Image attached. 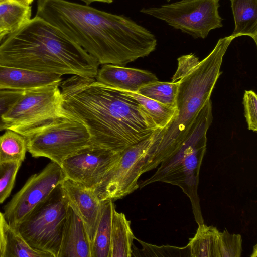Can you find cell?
<instances>
[{
	"label": "cell",
	"instance_id": "d6a6232c",
	"mask_svg": "<svg viewBox=\"0 0 257 257\" xmlns=\"http://www.w3.org/2000/svg\"><path fill=\"white\" fill-rule=\"evenodd\" d=\"M24 6H30L34 0H9Z\"/></svg>",
	"mask_w": 257,
	"mask_h": 257
},
{
	"label": "cell",
	"instance_id": "4fadbf2b",
	"mask_svg": "<svg viewBox=\"0 0 257 257\" xmlns=\"http://www.w3.org/2000/svg\"><path fill=\"white\" fill-rule=\"evenodd\" d=\"M61 185L68 206L82 220L91 245L100 218L102 201L92 189L70 179L66 178Z\"/></svg>",
	"mask_w": 257,
	"mask_h": 257
},
{
	"label": "cell",
	"instance_id": "74e56055",
	"mask_svg": "<svg viewBox=\"0 0 257 257\" xmlns=\"http://www.w3.org/2000/svg\"><path fill=\"white\" fill-rule=\"evenodd\" d=\"M167 1L169 2L170 0H167Z\"/></svg>",
	"mask_w": 257,
	"mask_h": 257
},
{
	"label": "cell",
	"instance_id": "5bb4252c",
	"mask_svg": "<svg viewBox=\"0 0 257 257\" xmlns=\"http://www.w3.org/2000/svg\"><path fill=\"white\" fill-rule=\"evenodd\" d=\"M96 80L115 89L138 92L142 86L158 81L156 76L146 70L111 64L98 69Z\"/></svg>",
	"mask_w": 257,
	"mask_h": 257
},
{
	"label": "cell",
	"instance_id": "836d02e7",
	"mask_svg": "<svg viewBox=\"0 0 257 257\" xmlns=\"http://www.w3.org/2000/svg\"><path fill=\"white\" fill-rule=\"evenodd\" d=\"M83 2L84 3L86 4V5H89V4L93 3V2H101V3H105L110 4L113 2V0H80Z\"/></svg>",
	"mask_w": 257,
	"mask_h": 257
},
{
	"label": "cell",
	"instance_id": "f1b7e54d",
	"mask_svg": "<svg viewBox=\"0 0 257 257\" xmlns=\"http://www.w3.org/2000/svg\"><path fill=\"white\" fill-rule=\"evenodd\" d=\"M243 104L248 129L257 131V96L252 90H246L243 96Z\"/></svg>",
	"mask_w": 257,
	"mask_h": 257
},
{
	"label": "cell",
	"instance_id": "8992f818",
	"mask_svg": "<svg viewBox=\"0 0 257 257\" xmlns=\"http://www.w3.org/2000/svg\"><path fill=\"white\" fill-rule=\"evenodd\" d=\"M164 160L153 132L122 151L117 163L93 191L101 201L122 198L139 188L138 180L143 174L155 169Z\"/></svg>",
	"mask_w": 257,
	"mask_h": 257
},
{
	"label": "cell",
	"instance_id": "484cf974",
	"mask_svg": "<svg viewBox=\"0 0 257 257\" xmlns=\"http://www.w3.org/2000/svg\"><path fill=\"white\" fill-rule=\"evenodd\" d=\"M135 239L137 240L141 244L142 248L138 249L133 245L132 256H166L165 253L167 256H170L169 253H171L173 256L174 255L172 253H175L177 256H179L177 254V253H180L182 256H190L189 247L187 245L183 247L169 245L158 246L145 242L136 237Z\"/></svg>",
	"mask_w": 257,
	"mask_h": 257
},
{
	"label": "cell",
	"instance_id": "7402d4cb",
	"mask_svg": "<svg viewBox=\"0 0 257 257\" xmlns=\"http://www.w3.org/2000/svg\"><path fill=\"white\" fill-rule=\"evenodd\" d=\"M6 130L0 136V163L23 162L27 151L26 138L13 131Z\"/></svg>",
	"mask_w": 257,
	"mask_h": 257
},
{
	"label": "cell",
	"instance_id": "3957f363",
	"mask_svg": "<svg viewBox=\"0 0 257 257\" xmlns=\"http://www.w3.org/2000/svg\"><path fill=\"white\" fill-rule=\"evenodd\" d=\"M99 63L62 31L35 16L0 42V65L95 78Z\"/></svg>",
	"mask_w": 257,
	"mask_h": 257
},
{
	"label": "cell",
	"instance_id": "5b68a950",
	"mask_svg": "<svg viewBox=\"0 0 257 257\" xmlns=\"http://www.w3.org/2000/svg\"><path fill=\"white\" fill-rule=\"evenodd\" d=\"M212 120V102L209 99L200 111L178 150L160 164L153 175L139 183V188L155 182L179 186L190 198L198 224L204 223L197 193L199 174L206 151V134Z\"/></svg>",
	"mask_w": 257,
	"mask_h": 257
},
{
	"label": "cell",
	"instance_id": "f546056e",
	"mask_svg": "<svg viewBox=\"0 0 257 257\" xmlns=\"http://www.w3.org/2000/svg\"><path fill=\"white\" fill-rule=\"evenodd\" d=\"M24 91L0 89V131L7 130L3 116L22 96Z\"/></svg>",
	"mask_w": 257,
	"mask_h": 257
},
{
	"label": "cell",
	"instance_id": "2e32d148",
	"mask_svg": "<svg viewBox=\"0 0 257 257\" xmlns=\"http://www.w3.org/2000/svg\"><path fill=\"white\" fill-rule=\"evenodd\" d=\"M61 82L59 74L0 65V89L25 91Z\"/></svg>",
	"mask_w": 257,
	"mask_h": 257
},
{
	"label": "cell",
	"instance_id": "d6986e66",
	"mask_svg": "<svg viewBox=\"0 0 257 257\" xmlns=\"http://www.w3.org/2000/svg\"><path fill=\"white\" fill-rule=\"evenodd\" d=\"M110 200L102 201L100 218L91 244V257H110L112 210Z\"/></svg>",
	"mask_w": 257,
	"mask_h": 257
},
{
	"label": "cell",
	"instance_id": "cb8c5ba5",
	"mask_svg": "<svg viewBox=\"0 0 257 257\" xmlns=\"http://www.w3.org/2000/svg\"><path fill=\"white\" fill-rule=\"evenodd\" d=\"M31 6L7 1L0 3V28L12 32L31 19Z\"/></svg>",
	"mask_w": 257,
	"mask_h": 257
},
{
	"label": "cell",
	"instance_id": "44dd1931",
	"mask_svg": "<svg viewBox=\"0 0 257 257\" xmlns=\"http://www.w3.org/2000/svg\"><path fill=\"white\" fill-rule=\"evenodd\" d=\"M119 90L135 99L146 110L160 130L166 128L177 115L178 111L175 108L168 106L137 92Z\"/></svg>",
	"mask_w": 257,
	"mask_h": 257
},
{
	"label": "cell",
	"instance_id": "30bf717a",
	"mask_svg": "<svg viewBox=\"0 0 257 257\" xmlns=\"http://www.w3.org/2000/svg\"><path fill=\"white\" fill-rule=\"evenodd\" d=\"M220 0H181L141 12L166 22L194 38H205L210 31L222 27Z\"/></svg>",
	"mask_w": 257,
	"mask_h": 257
},
{
	"label": "cell",
	"instance_id": "6da1fadb",
	"mask_svg": "<svg viewBox=\"0 0 257 257\" xmlns=\"http://www.w3.org/2000/svg\"><path fill=\"white\" fill-rule=\"evenodd\" d=\"M38 17L62 31L99 64L125 66L157 46L150 31L123 15L66 0H38Z\"/></svg>",
	"mask_w": 257,
	"mask_h": 257
},
{
	"label": "cell",
	"instance_id": "7a4b0ae2",
	"mask_svg": "<svg viewBox=\"0 0 257 257\" xmlns=\"http://www.w3.org/2000/svg\"><path fill=\"white\" fill-rule=\"evenodd\" d=\"M60 86L63 110L85 125L93 145L121 152L158 128L132 97L95 78L73 75Z\"/></svg>",
	"mask_w": 257,
	"mask_h": 257
},
{
	"label": "cell",
	"instance_id": "d590c367",
	"mask_svg": "<svg viewBox=\"0 0 257 257\" xmlns=\"http://www.w3.org/2000/svg\"><path fill=\"white\" fill-rule=\"evenodd\" d=\"M5 36H4V35L0 36V42L3 40V39L5 37Z\"/></svg>",
	"mask_w": 257,
	"mask_h": 257
},
{
	"label": "cell",
	"instance_id": "603a6c76",
	"mask_svg": "<svg viewBox=\"0 0 257 257\" xmlns=\"http://www.w3.org/2000/svg\"><path fill=\"white\" fill-rule=\"evenodd\" d=\"M6 247L4 257H53L32 247L17 229L5 223Z\"/></svg>",
	"mask_w": 257,
	"mask_h": 257
},
{
	"label": "cell",
	"instance_id": "e575fe53",
	"mask_svg": "<svg viewBox=\"0 0 257 257\" xmlns=\"http://www.w3.org/2000/svg\"><path fill=\"white\" fill-rule=\"evenodd\" d=\"M9 34V32L7 30H3L0 28V36L4 35L6 36Z\"/></svg>",
	"mask_w": 257,
	"mask_h": 257
},
{
	"label": "cell",
	"instance_id": "8fae6325",
	"mask_svg": "<svg viewBox=\"0 0 257 257\" xmlns=\"http://www.w3.org/2000/svg\"><path fill=\"white\" fill-rule=\"evenodd\" d=\"M66 178L61 166L53 161L40 172L32 175L4 207L3 214L6 222L11 227H16Z\"/></svg>",
	"mask_w": 257,
	"mask_h": 257
},
{
	"label": "cell",
	"instance_id": "8d00e7d4",
	"mask_svg": "<svg viewBox=\"0 0 257 257\" xmlns=\"http://www.w3.org/2000/svg\"><path fill=\"white\" fill-rule=\"evenodd\" d=\"M7 1H8V0H0V3H3L4 2H6Z\"/></svg>",
	"mask_w": 257,
	"mask_h": 257
},
{
	"label": "cell",
	"instance_id": "4316f807",
	"mask_svg": "<svg viewBox=\"0 0 257 257\" xmlns=\"http://www.w3.org/2000/svg\"><path fill=\"white\" fill-rule=\"evenodd\" d=\"M22 162L0 163V204L10 195Z\"/></svg>",
	"mask_w": 257,
	"mask_h": 257
},
{
	"label": "cell",
	"instance_id": "d4e9b609",
	"mask_svg": "<svg viewBox=\"0 0 257 257\" xmlns=\"http://www.w3.org/2000/svg\"><path fill=\"white\" fill-rule=\"evenodd\" d=\"M179 81L175 82L156 81L141 87L138 93L168 106L176 108Z\"/></svg>",
	"mask_w": 257,
	"mask_h": 257
},
{
	"label": "cell",
	"instance_id": "9a60e30c",
	"mask_svg": "<svg viewBox=\"0 0 257 257\" xmlns=\"http://www.w3.org/2000/svg\"><path fill=\"white\" fill-rule=\"evenodd\" d=\"M58 257H91L90 241L85 226L69 206Z\"/></svg>",
	"mask_w": 257,
	"mask_h": 257
},
{
	"label": "cell",
	"instance_id": "52a82bcc",
	"mask_svg": "<svg viewBox=\"0 0 257 257\" xmlns=\"http://www.w3.org/2000/svg\"><path fill=\"white\" fill-rule=\"evenodd\" d=\"M61 184L15 228L32 247L53 257H58L68 208Z\"/></svg>",
	"mask_w": 257,
	"mask_h": 257
},
{
	"label": "cell",
	"instance_id": "9c48e42d",
	"mask_svg": "<svg viewBox=\"0 0 257 257\" xmlns=\"http://www.w3.org/2000/svg\"><path fill=\"white\" fill-rule=\"evenodd\" d=\"M60 84L24 91L3 116L7 130L26 137L60 116L63 113Z\"/></svg>",
	"mask_w": 257,
	"mask_h": 257
},
{
	"label": "cell",
	"instance_id": "e0dca14e",
	"mask_svg": "<svg viewBox=\"0 0 257 257\" xmlns=\"http://www.w3.org/2000/svg\"><path fill=\"white\" fill-rule=\"evenodd\" d=\"M131 221L113 206L111 217L110 257H132L135 239Z\"/></svg>",
	"mask_w": 257,
	"mask_h": 257
},
{
	"label": "cell",
	"instance_id": "ba28073f",
	"mask_svg": "<svg viewBox=\"0 0 257 257\" xmlns=\"http://www.w3.org/2000/svg\"><path fill=\"white\" fill-rule=\"evenodd\" d=\"M25 138L32 157L47 158L60 166L65 159L91 144L85 125L63 110L52 122Z\"/></svg>",
	"mask_w": 257,
	"mask_h": 257
},
{
	"label": "cell",
	"instance_id": "4dcf8cb0",
	"mask_svg": "<svg viewBox=\"0 0 257 257\" xmlns=\"http://www.w3.org/2000/svg\"><path fill=\"white\" fill-rule=\"evenodd\" d=\"M177 69L172 77L173 82L178 81L191 72L199 63L200 61L194 54L183 55L178 58Z\"/></svg>",
	"mask_w": 257,
	"mask_h": 257
},
{
	"label": "cell",
	"instance_id": "277c9868",
	"mask_svg": "<svg viewBox=\"0 0 257 257\" xmlns=\"http://www.w3.org/2000/svg\"><path fill=\"white\" fill-rule=\"evenodd\" d=\"M234 38H220L211 53L179 80L176 117L165 128L154 132L159 149L169 158L186 139L197 116L210 96L220 71L223 58Z\"/></svg>",
	"mask_w": 257,
	"mask_h": 257
},
{
	"label": "cell",
	"instance_id": "1f68e13d",
	"mask_svg": "<svg viewBox=\"0 0 257 257\" xmlns=\"http://www.w3.org/2000/svg\"><path fill=\"white\" fill-rule=\"evenodd\" d=\"M6 220L3 213L0 212V257H4L6 247L5 223Z\"/></svg>",
	"mask_w": 257,
	"mask_h": 257
},
{
	"label": "cell",
	"instance_id": "83f0119b",
	"mask_svg": "<svg viewBox=\"0 0 257 257\" xmlns=\"http://www.w3.org/2000/svg\"><path fill=\"white\" fill-rule=\"evenodd\" d=\"M218 247L220 257H240L242 252V238L239 234H231L225 229L218 232Z\"/></svg>",
	"mask_w": 257,
	"mask_h": 257
},
{
	"label": "cell",
	"instance_id": "7c38bea8",
	"mask_svg": "<svg viewBox=\"0 0 257 257\" xmlns=\"http://www.w3.org/2000/svg\"><path fill=\"white\" fill-rule=\"evenodd\" d=\"M120 153L91 144L65 159L61 167L67 178L93 190L117 163Z\"/></svg>",
	"mask_w": 257,
	"mask_h": 257
},
{
	"label": "cell",
	"instance_id": "ffe728a7",
	"mask_svg": "<svg viewBox=\"0 0 257 257\" xmlns=\"http://www.w3.org/2000/svg\"><path fill=\"white\" fill-rule=\"evenodd\" d=\"M218 230L204 223L198 224L194 236L187 244L192 257H220L218 247Z\"/></svg>",
	"mask_w": 257,
	"mask_h": 257
},
{
	"label": "cell",
	"instance_id": "ac0fdd59",
	"mask_svg": "<svg viewBox=\"0 0 257 257\" xmlns=\"http://www.w3.org/2000/svg\"><path fill=\"white\" fill-rule=\"evenodd\" d=\"M235 22L234 38L250 37L257 44V0H230Z\"/></svg>",
	"mask_w": 257,
	"mask_h": 257
}]
</instances>
